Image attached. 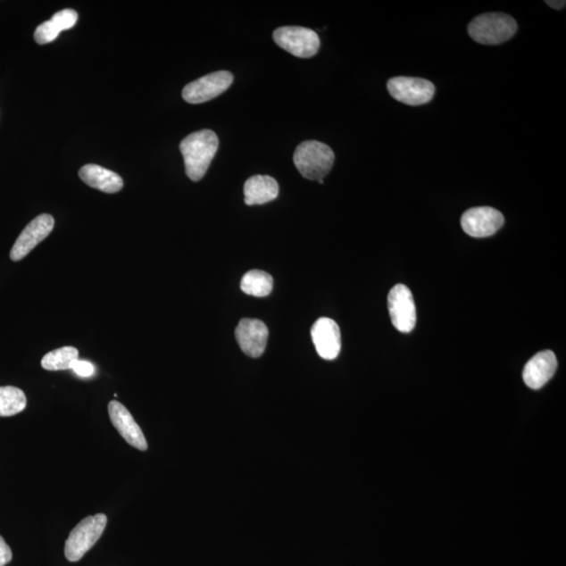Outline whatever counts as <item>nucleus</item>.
Segmentation results:
<instances>
[{
  "mask_svg": "<svg viewBox=\"0 0 566 566\" xmlns=\"http://www.w3.org/2000/svg\"><path fill=\"white\" fill-rule=\"evenodd\" d=\"M187 177L194 182L201 180L209 170L219 149V137L210 129H203L186 137L179 144Z\"/></svg>",
  "mask_w": 566,
  "mask_h": 566,
  "instance_id": "1",
  "label": "nucleus"
},
{
  "mask_svg": "<svg viewBox=\"0 0 566 566\" xmlns=\"http://www.w3.org/2000/svg\"><path fill=\"white\" fill-rule=\"evenodd\" d=\"M335 162L333 149L318 141H305L295 150L294 164L301 176L311 180L323 179Z\"/></svg>",
  "mask_w": 566,
  "mask_h": 566,
  "instance_id": "2",
  "label": "nucleus"
},
{
  "mask_svg": "<svg viewBox=\"0 0 566 566\" xmlns=\"http://www.w3.org/2000/svg\"><path fill=\"white\" fill-rule=\"evenodd\" d=\"M517 31L514 18L504 13H486L469 23L468 34L480 45L496 46L510 40Z\"/></svg>",
  "mask_w": 566,
  "mask_h": 566,
  "instance_id": "3",
  "label": "nucleus"
},
{
  "mask_svg": "<svg viewBox=\"0 0 566 566\" xmlns=\"http://www.w3.org/2000/svg\"><path fill=\"white\" fill-rule=\"evenodd\" d=\"M107 525V517L97 514L84 518L65 541L64 553L71 562H77L96 545Z\"/></svg>",
  "mask_w": 566,
  "mask_h": 566,
  "instance_id": "4",
  "label": "nucleus"
},
{
  "mask_svg": "<svg viewBox=\"0 0 566 566\" xmlns=\"http://www.w3.org/2000/svg\"><path fill=\"white\" fill-rule=\"evenodd\" d=\"M273 39L281 49L299 58L315 56L320 39L315 31L303 27H282L275 29Z\"/></svg>",
  "mask_w": 566,
  "mask_h": 566,
  "instance_id": "5",
  "label": "nucleus"
},
{
  "mask_svg": "<svg viewBox=\"0 0 566 566\" xmlns=\"http://www.w3.org/2000/svg\"><path fill=\"white\" fill-rule=\"evenodd\" d=\"M387 88L391 97L412 106L429 104L436 94L433 83L421 78H391L387 83Z\"/></svg>",
  "mask_w": 566,
  "mask_h": 566,
  "instance_id": "6",
  "label": "nucleus"
},
{
  "mask_svg": "<svg viewBox=\"0 0 566 566\" xmlns=\"http://www.w3.org/2000/svg\"><path fill=\"white\" fill-rule=\"evenodd\" d=\"M233 80L234 77L230 71H214L187 84L183 89V98L190 104H204L225 93L231 87Z\"/></svg>",
  "mask_w": 566,
  "mask_h": 566,
  "instance_id": "7",
  "label": "nucleus"
},
{
  "mask_svg": "<svg viewBox=\"0 0 566 566\" xmlns=\"http://www.w3.org/2000/svg\"><path fill=\"white\" fill-rule=\"evenodd\" d=\"M388 310L391 322L401 333H411L417 323L412 293L406 286L397 285L388 295Z\"/></svg>",
  "mask_w": 566,
  "mask_h": 566,
  "instance_id": "8",
  "label": "nucleus"
},
{
  "mask_svg": "<svg viewBox=\"0 0 566 566\" xmlns=\"http://www.w3.org/2000/svg\"><path fill=\"white\" fill-rule=\"evenodd\" d=\"M461 224L462 230L470 237L484 238L495 234L504 226V218L496 209L477 207L462 214Z\"/></svg>",
  "mask_w": 566,
  "mask_h": 566,
  "instance_id": "9",
  "label": "nucleus"
},
{
  "mask_svg": "<svg viewBox=\"0 0 566 566\" xmlns=\"http://www.w3.org/2000/svg\"><path fill=\"white\" fill-rule=\"evenodd\" d=\"M55 221L50 214H41L34 219L23 229L12 248L10 258L13 262H20L32 252L42 240H45L53 231Z\"/></svg>",
  "mask_w": 566,
  "mask_h": 566,
  "instance_id": "10",
  "label": "nucleus"
},
{
  "mask_svg": "<svg viewBox=\"0 0 566 566\" xmlns=\"http://www.w3.org/2000/svg\"><path fill=\"white\" fill-rule=\"evenodd\" d=\"M235 337L246 356L259 358L266 351L269 329L262 321L246 318L239 321Z\"/></svg>",
  "mask_w": 566,
  "mask_h": 566,
  "instance_id": "11",
  "label": "nucleus"
},
{
  "mask_svg": "<svg viewBox=\"0 0 566 566\" xmlns=\"http://www.w3.org/2000/svg\"><path fill=\"white\" fill-rule=\"evenodd\" d=\"M316 351L324 360H335L341 351V333L333 319L320 318L311 330Z\"/></svg>",
  "mask_w": 566,
  "mask_h": 566,
  "instance_id": "12",
  "label": "nucleus"
},
{
  "mask_svg": "<svg viewBox=\"0 0 566 566\" xmlns=\"http://www.w3.org/2000/svg\"><path fill=\"white\" fill-rule=\"evenodd\" d=\"M108 413H110L114 429L119 431L126 442L138 450H147V441L140 426L136 423L135 419L121 403L112 401L108 404Z\"/></svg>",
  "mask_w": 566,
  "mask_h": 566,
  "instance_id": "13",
  "label": "nucleus"
},
{
  "mask_svg": "<svg viewBox=\"0 0 566 566\" xmlns=\"http://www.w3.org/2000/svg\"><path fill=\"white\" fill-rule=\"evenodd\" d=\"M557 358L551 351L541 352L527 363L523 381L532 389H540L551 380L557 370Z\"/></svg>",
  "mask_w": 566,
  "mask_h": 566,
  "instance_id": "14",
  "label": "nucleus"
},
{
  "mask_svg": "<svg viewBox=\"0 0 566 566\" xmlns=\"http://www.w3.org/2000/svg\"><path fill=\"white\" fill-rule=\"evenodd\" d=\"M79 177L84 183L92 188L105 192V194H116L124 186L123 179L119 174L99 165L83 166L79 171Z\"/></svg>",
  "mask_w": 566,
  "mask_h": 566,
  "instance_id": "15",
  "label": "nucleus"
},
{
  "mask_svg": "<svg viewBox=\"0 0 566 566\" xmlns=\"http://www.w3.org/2000/svg\"><path fill=\"white\" fill-rule=\"evenodd\" d=\"M245 203L248 206L276 200L279 195L277 180L270 176H254L246 179L244 187Z\"/></svg>",
  "mask_w": 566,
  "mask_h": 566,
  "instance_id": "16",
  "label": "nucleus"
},
{
  "mask_svg": "<svg viewBox=\"0 0 566 566\" xmlns=\"http://www.w3.org/2000/svg\"><path fill=\"white\" fill-rule=\"evenodd\" d=\"M78 21L77 12L71 9H65L54 14L52 20L42 22L36 29L34 38L38 45H47L55 40L58 35L65 29L74 28Z\"/></svg>",
  "mask_w": 566,
  "mask_h": 566,
  "instance_id": "17",
  "label": "nucleus"
},
{
  "mask_svg": "<svg viewBox=\"0 0 566 566\" xmlns=\"http://www.w3.org/2000/svg\"><path fill=\"white\" fill-rule=\"evenodd\" d=\"M242 291L254 297H267L273 290V279L263 271H250L240 282Z\"/></svg>",
  "mask_w": 566,
  "mask_h": 566,
  "instance_id": "18",
  "label": "nucleus"
},
{
  "mask_svg": "<svg viewBox=\"0 0 566 566\" xmlns=\"http://www.w3.org/2000/svg\"><path fill=\"white\" fill-rule=\"evenodd\" d=\"M27 396L20 388L0 387V417H13L25 411Z\"/></svg>",
  "mask_w": 566,
  "mask_h": 566,
  "instance_id": "19",
  "label": "nucleus"
},
{
  "mask_svg": "<svg viewBox=\"0 0 566 566\" xmlns=\"http://www.w3.org/2000/svg\"><path fill=\"white\" fill-rule=\"evenodd\" d=\"M78 358H79V352L77 348L65 346L46 354L41 360V366L46 370H71V366Z\"/></svg>",
  "mask_w": 566,
  "mask_h": 566,
  "instance_id": "20",
  "label": "nucleus"
},
{
  "mask_svg": "<svg viewBox=\"0 0 566 566\" xmlns=\"http://www.w3.org/2000/svg\"><path fill=\"white\" fill-rule=\"evenodd\" d=\"M71 370H74L76 375L82 378H89L94 376L95 373V366L88 362V361L84 360H76L73 366H71Z\"/></svg>",
  "mask_w": 566,
  "mask_h": 566,
  "instance_id": "21",
  "label": "nucleus"
},
{
  "mask_svg": "<svg viewBox=\"0 0 566 566\" xmlns=\"http://www.w3.org/2000/svg\"><path fill=\"white\" fill-rule=\"evenodd\" d=\"M12 558H13V554H12L10 546L0 536V566L7 565L11 562Z\"/></svg>",
  "mask_w": 566,
  "mask_h": 566,
  "instance_id": "22",
  "label": "nucleus"
},
{
  "mask_svg": "<svg viewBox=\"0 0 566 566\" xmlns=\"http://www.w3.org/2000/svg\"><path fill=\"white\" fill-rule=\"evenodd\" d=\"M545 4L547 5H549V7L555 9V10H562L565 7V2L563 0H553V2H551V0H546Z\"/></svg>",
  "mask_w": 566,
  "mask_h": 566,
  "instance_id": "23",
  "label": "nucleus"
},
{
  "mask_svg": "<svg viewBox=\"0 0 566 566\" xmlns=\"http://www.w3.org/2000/svg\"><path fill=\"white\" fill-rule=\"evenodd\" d=\"M318 183L323 185L324 184V180L323 179H319Z\"/></svg>",
  "mask_w": 566,
  "mask_h": 566,
  "instance_id": "24",
  "label": "nucleus"
}]
</instances>
